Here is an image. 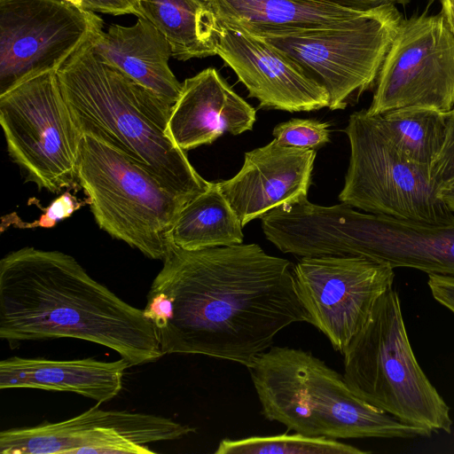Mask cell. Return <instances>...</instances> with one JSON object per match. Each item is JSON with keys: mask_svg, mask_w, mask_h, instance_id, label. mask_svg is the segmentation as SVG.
<instances>
[{"mask_svg": "<svg viewBox=\"0 0 454 454\" xmlns=\"http://www.w3.org/2000/svg\"><path fill=\"white\" fill-rule=\"evenodd\" d=\"M293 269L257 244L172 245L143 312L163 355H203L248 369L282 329L307 322Z\"/></svg>", "mask_w": 454, "mask_h": 454, "instance_id": "6da1fadb", "label": "cell"}, {"mask_svg": "<svg viewBox=\"0 0 454 454\" xmlns=\"http://www.w3.org/2000/svg\"><path fill=\"white\" fill-rule=\"evenodd\" d=\"M0 337L11 344L87 340L116 351L130 366L164 356L143 309L96 281L73 256L33 247L0 261Z\"/></svg>", "mask_w": 454, "mask_h": 454, "instance_id": "7a4b0ae2", "label": "cell"}, {"mask_svg": "<svg viewBox=\"0 0 454 454\" xmlns=\"http://www.w3.org/2000/svg\"><path fill=\"white\" fill-rule=\"evenodd\" d=\"M95 36L57 70L78 129L123 153L190 201L210 182L167 135L173 106L99 59L92 50Z\"/></svg>", "mask_w": 454, "mask_h": 454, "instance_id": "3957f363", "label": "cell"}, {"mask_svg": "<svg viewBox=\"0 0 454 454\" xmlns=\"http://www.w3.org/2000/svg\"><path fill=\"white\" fill-rule=\"evenodd\" d=\"M268 420L308 436L331 439L428 437L358 397L344 377L310 352L270 347L248 368Z\"/></svg>", "mask_w": 454, "mask_h": 454, "instance_id": "277c9868", "label": "cell"}, {"mask_svg": "<svg viewBox=\"0 0 454 454\" xmlns=\"http://www.w3.org/2000/svg\"><path fill=\"white\" fill-rule=\"evenodd\" d=\"M342 355L343 377L358 397L403 423L451 433L450 407L414 355L396 290L380 296Z\"/></svg>", "mask_w": 454, "mask_h": 454, "instance_id": "5b68a950", "label": "cell"}, {"mask_svg": "<svg viewBox=\"0 0 454 454\" xmlns=\"http://www.w3.org/2000/svg\"><path fill=\"white\" fill-rule=\"evenodd\" d=\"M78 183L98 225L146 257L163 260L170 229L188 200L176 196L123 153L82 135Z\"/></svg>", "mask_w": 454, "mask_h": 454, "instance_id": "8992f818", "label": "cell"}, {"mask_svg": "<svg viewBox=\"0 0 454 454\" xmlns=\"http://www.w3.org/2000/svg\"><path fill=\"white\" fill-rule=\"evenodd\" d=\"M402 20L395 5L387 4L342 26L254 35L323 87L330 110H343L373 84Z\"/></svg>", "mask_w": 454, "mask_h": 454, "instance_id": "52a82bcc", "label": "cell"}, {"mask_svg": "<svg viewBox=\"0 0 454 454\" xmlns=\"http://www.w3.org/2000/svg\"><path fill=\"white\" fill-rule=\"evenodd\" d=\"M0 123L12 160L51 192L75 188L82 133L57 71L27 79L0 95Z\"/></svg>", "mask_w": 454, "mask_h": 454, "instance_id": "ba28073f", "label": "cell"}, {"mask_svg": "<svg viewBox=\"0 0 454 454\" xmlns=\"http://www.w3.org/2000/svg\"><path fill=\"white\" fill-rule=\"evenodd\" d=\"M350 158L340 202L363 212L428 223L454 220L438 196L431 167L403 157L366 110L353 113L344 129Z\"/></svg>", "mask_w": 454, "mask_h": 454, "instance_id": "9c48e42d", "label": "cell"}, {"mask_svg": "<svg viewBox=\"0 0 454 454\" xmlns=\"http://www.w3.org/2000/svg\"><path fill=\"white\" fill-rule=\"evenodd\" d=\"M411 106L444 114L454 107V33L442 12L402 20L366 112L375 116Z\"/></svg>", "mask_w": 454, "mask_h": 454, "instance_id": "30bf717a", "label": "cell"}, {"mask_svg": "<svg viewBox=\"0 0 454 454\" xmlns=\"http://www.w3.org/2000/svg\"><path fill=\"white\" fill-rule=\"evenodd\" d=\"M102 30L94 12L66 0H0V95L57 71Z\"/></svg>", "mask_w": 454, "mask_h": 454, "instance_id": "8fae6325", "label": "cell"}, {"mask_svg": "<svg viewBox=\"0 0 454 454\" xmlns=\"http://www.w3.org/2000/svg\"><path fill=\"white\" fill-rule=\"evenodd\" d=\"M293 273L307 322L341 354L395 279L392 267L364 256L301 257Z\"/></svg>", "mask_w": 454, "mask_h": 454, "instance_id": "7c38bea8", "label": "cell"}, {"mask_svg": "<svg viewBox=\"0 0 454 454\" xmlns=\"http://www.w3.org/2000/svg\"><path fill=\"white\" fill-rule=\"evenodd\" d=\"M196 428L172 419L96 405L59 422L0 432L1 454H154L149 443L180 439Z\"/></svg>", "mask_w": 454, "mask_h": 454, "instance_id": "4fadbf2b", "label": "cell"}, {"mask_svg": "<svg viewBox=\"0 0 454 454\" xmlns=\"http://www.w3.org/2000/svg\"><path fill=\"white\" fill-rule=\"evenodd\" d=\"M325 236L338 256H364L393 269L454 277V220L428 223L360 212L340 203Z\"/></svg>", "mask_w": 454, "mask_h": 454, "instance_id": "5bb4252c", "label": "cell"}, {"mask_svg": "<svg viewBox=\"0 0 454 454\" xmlns=\"http://www.w3.org/2000/svg\"><path fill=\"white\" fill-rule=\"evenodd\" d=\"M218 55L261 108L311 112L328 106L326 90L265 39L218 24Z\"/></svg>", "mask_w": 454, "mask_h": 454, "instance_id": "9a60e30c", "label": "cell"}, {"mask_svg": "<svg viewBox=\"0 0 454 454\" xmlns=\"http://www.w3.org/2000/svg\"><path fill=\"white\" fill-rule=\"evenodd\" d=\"M316 150L280 145L275 138L247 152L240 170L219 187L242 226L270 210L308 198Z\"/></svg>", "mask_w": 454, "mask_h": 454, "instance_id": "2e32d148", "label": "cell"}, {"mask_svg": "<svg viewBox=\"0 0 454 454\" xmlns=\"http://www.w3.org/2000/svg\"><path fill=\"white\" fill-rule=\"evenodd\" d=\"M255 110L218 71L208 67L182 83L167 126V135L184 151L210 145L222 135L253 129Z\"/></svg>", "mask_w": 454, "mask_h": 454, "instance_id": "e0dca14e", "label": "cell"}, {"mask_svg": "<svg viewBox=\"0 0 454 454\" xmlns=\"http://www.w3.org/2000/svg\"><path fill=\"white\" fill-rule=\"evenodd\" d=\"M129 366L122 357L106 362L92 357L52 360L12 356L0 362V389L71 392L101 403L121 392L125 370Z\"/></svg>", "mask_w": 454, "mask_h": 454, "instance_id": "ac0fdd59", "label": "cell"}, {"mask_svg": "<svg viewBox=\"0 0 454 454\" xmlns=\"http://www.w3.org/2000/svg\"><path fill=\"white\" fill-rule=\"evenodd\" d=\"M94 53L108 65L153 90L174 106L182 83L172 73L171 47L164 35L146 19L135 25H112L92 40Z\"/></svg>", "mask_w": 454, "mask_h": 454, "instance_id": "d6986e66", "label": "cell"}, {"mask_svg": "<svg viewBox=\"0 0 454 454\" xmlns=\"http://www.w3.org/2000/svg\"><path fill=\"white\" fill-rule=\"evenodd\" d=\"M218 24L252 35L342 26L369 10L326 0H205Z\"/></svg>", "mask_w": 454, "mask_h": 454, "instance_id": "ffe728a7", "label": "cell"}, {"mask_svg": "<svg viewBox=\"0 0 454 454\" xmlns=\"http://www.w3.org/2000/svg\"><path fill=\"white\" fill-rule=\"evenodd\" d=\"M140 18L167 39L178 60L216 55L219 26L205 0H138Z\"/></svg>", "mask_w": 454, "mask_h": 454, "instance_id": "44dd1931", "label": "cell"}, {"mask_svg": "<svg viewBox=\"0 0 454 454\" xmlns=\"http://www.w3.org/2000/svg\"><path fill=\"white\" fill-rule=\"evenodd\" d=\"M241 222L223 196L218 182L188 201L169 231L172 245L194 251L243 242Z\"/></svg>", "mask_w": 454, "mask_h": 454, "instance_id": "7402d4cb", "label": "cell"}, {"mask_svg": "<svg viewBox=\"0 0 454 454\" xmlns=\"http://www.w3.org/2000/svg\"><path fill=\"white\" fill-rule=\"evenodd\" d=\"M447 114L427 107L411 106L373 117L383 134L403 157L414 163L432 167L447 136Z\"/></svg>", "mask_w": 454, "mask_h": 454, "instance_id": "603a6c76", "label": "cell"}, {"mask_svg": "<svg viewBox=\"0 0 454 454\" xmlns=\"http://www.w3.org/2000/svg\"><path fill=\"white\" fill-rule=\"evenodd\" d=\"M215 454H368L336 439L308 436L300 433L242 439H223Z\"/></svg>", "mask_w": 454, "mask_h": 454, "instance_id": "cb8c5ba5", "label": "cell"}, {"mask_svg": "<svg viewBox=\"0 0 454 454\" xmlns=\"http://www.w3.org/2000/svg\"><path fill=\"white\" fill-rule=\"evenodd\" d=\"M330 124L312 119H291L278 124L272 131L282 145L316 150L330 141Z\"/></svg>", "mask_w": 454, "mask_h": 454, "instance_id": "d4e9b609", "label": "cell"}, {"mask_svg": "<svg viewBox=\"0 0 454 454\" xmlns=\"http://www.w3.org/2000/svg\"><path fill=\"white\" fill-rule=\"evenodd\" d=\"M87 203L86 200L80 201L69 191L65 192L59 197L56 198L47 207H43L44 212L38 220L32 223L21 221L16 214L4 216L2 219L6 222L3 223L12 224L17 228H51L57 222L69 217L74 211Z\"/></svg>", "mask_w": 454, "mask_h": 454, "instance_id": "484cf974", "label": "cell"}, {"mask_svg": "<svg viewBox=\"0 0 454 454\" xmlns=\"http://www.w3.org/2000/svg\"><path fill=\"white\" fill-rule=\"evenodd\" d=\"M448 129L443 147L431 167L433 181L439 190L454 179V114H447Z\"/></svg>", "mask_w": 454, "mask_h": 454, "instance_id": "4316f807", "label": "cell"}, {"mask_svg": "<svg viewBox=\"0 0 454 454\" xmlns=\"http://www.w3.org/2000/svg\"><path fill=\"white\" fill-rule=\"evenodd\" d=\"M82 8L94 12L141 17L138 0H84Z\"/></svg>", "mask_w": 454, "mask_h": 454, "instance_id": "83f0119b", "label": "cell"}, {"mask_svg": "<svg viewBox=\"0 0 454 454\" xmlns=\"http://www.w3.org/2000/svg\"><path fill=\"white\" fill-rule=\"evenodd\" d=\"M427 285L433 298L454 314V277L428 275Z\"/></svg>", "mask_w": 454, "mask_h": 454, "instance_id": "f1b7e54d", "label": "cell"}, {"mask_svg": "<svg viewBox=\"0 0 454 454\" xmlns=\"http://www.w3.org/2000/svg\"><path fill=\"white\" fill-rule=\"evenodd\" d=\"M328 2L357 10H369L387 4L405 5L411 0H326Z\"/></svg>", "mask_w": 454, "mask_h": 454, "instance_id": "f546056e", "label": "cell"}, {"mask_svg": "<svg viewBox=\"0 0 454 454\" xmlns=\"http://www.w3.org/2000/svg\"><path fill=\"white\" fill-rule=\"evenodd\" d=\"M438 196L454 214V179L438 190Z\"/></svg>", "mask_w": 454, "mask_h": 454, "instance_id": "4dcf8cb0", "label": "cell"}, {"mask_svg": "<svg viewBox=\"0 0 454 454\" xmlns=\"http://www.w3.org/2000/svg\"><path fill=\"white\" fill-rule=\"evenodd\" d=\"M441 12L445 16L454 33V0H441Z\"/></svg>", "mask_w": 454, "mask_h": 454, "instance_id": "1f68e13d", "label": "cell"}, {"mask_svg": "<svg viewBox=\"0 0 454 454\" xmlns=\"http://www.w3.org/2000/svg\"><path fill=\"white\" fill-rule=\"evenodd\" d=\"M450 112H451L452 114H454V107H453L452 111H450Z\"/></svg>", "mask_w": 454, "mask_h": 454, "instance_id": "d6a6232c", "label": "cell"}]
</instances>
